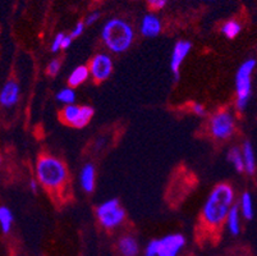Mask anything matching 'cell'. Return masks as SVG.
I'll use <instances>...</instances> for the list:
<instances>
[{"label": "cell", "mask_w": 257, "mask_h": 256, "mask_svg": "<svg viewBox=\"0 0 257 256\" xmlns=\"http://www.w3.org/2000/svg\"><path fill=\"white\" fill-rule=\"evenodd\" d=\"M233 189L226 183L218 185L212 190L209 199L205 203L202 214H201V224L207 231H218L228 219L229 211L232 209Z\"/></svg>", "instance_id": "cell-1"}, {"label": "cell", "mask_w": 257, "mask_h": 256, "mask_svg": "<svg viewBox=\"0 0 257 256\" xmlns=\"http://www.w3.org/2000/svg\"><path fill=\"white\" fill-rule=\"evenodd\" d=\"M240 206H242L243 215L246 219H252L253 218V208H252V200L251 195L248 192H244L240 200Z\"/></svg>", "instance_id": "cell-20"}, {"label": "cell", "mask_w": 257, "mask_h": 256, "mask_svg": "<svg viewBox=\"0 0 257 256\" xmlns=\"http://www.w3.org/2000/svg\"><path fill=\"white\" fill-rule=\"evenodd\" d=\"M72 39H73V37H72L71 35H69V36H64V40H63V44H62V48L63 49L69 48V45L72 44Z\"/></svg>", "instance_id": "cell-30"}, {"label": "cell", "mask_w": 257, "mask_h": 256, "mask_svg": "<svg viewBox=\"0 0 257 256\" xmlns=\"http://www.w3.org/2000/svg\"><path fill=\"white\" fill-rule=\"evenodd\" d=\"M147 3H149V6H150L151 9L159 11V9H163L165 6H167L168 0H147Z\"/></svg>", "instance_id": "cell-24"}, {"label": "cell", "mask_w": 257, "mask_h": 256, "mask_svg": "<svg viewBox=\"0 0 257 256\" xmlns=\"http://www.w3.org/2000/svg\"><path fill=\"white\" fill-rule=\"evenodd\" d=\"M102 40L114 53L125 51L133 41V30L123 20H110L102 28Z\"/></svg>", "instance_id": "cell-3"}, {"label": "cell", "mask_w": 257, "mask_h": 256, "mask_svg": "<svg viewBox=\"0 0 257 256\" xmlns=\"http://www.w3.org/2000/svg\"><path fill=\"white\" fill-rule=\"evenodd\" d=\"M99 16H100L99 12H95V13L90 14V16L87 17V20H86V25H92V23L96 22V21L99 20Z\"/></svg>", "instance_id": "cell-28"}, {"label": "cell", "mask_w": 257, "mask_h": 256, "mask_svg": "<svg viewBox=\"0 0 257 256\" xmlns=\"http://www.w3.org/2000/svg\"><path fill=\"white\" fill-rule=\"evenodd\" d=\"M30 189H31L32 192H36L37 191V183H36V181L32 180L31 182H30Z\"/></svg>", "instance_id": "cell-31"}, {"label": "cell", "mask_w": 257, "mask_h": 256, "mask_svg": "<svg viewBox=\"0 0 257 256\" xmlns=\"http://www.w3.org/2000/svg\"><path fill=\"white\" fill-rule=\"evenodd\" d=\"M158 245H156L155 241H151L149 245H147L146 250H145V256H158Z\"/></svg>", "instance_id": "cell-25"}, {"label": "cell", "mask_w": 257, "mask_h": 256, "mask_svg": "<svg viewBox=\"0 0 257 256\" xmlns=\"http://www.w3.org/2000/svg\"><path fill=\"white\" fill-rule=\"evenodd\" d=\"M186 243V239L182 234H170L161 239H156L158 245V256H177L181 248Z\"/></svg>", "instance_id": "cell-8"}, {"label": "cell", "mask_w": 257, "mask_h": 256, "mask_svg": "<svg viewBox=\"0 0 257 256\" xmlns=\"http://www.w3.org/2000/svg\"><path fill=\"white\" fill-rule=\"evenodd\" d=\"M191 48H192V44L189 41H178L175 44L174 50H173L172 54V60H170V68H172V72L174 73L175 79L179 78V67H181L187 54L189 53Z\"/></svg>", "instance_id": "cell-10"}, {"label": "cell", "mask_w": 257, "mask_h": 256, "mask_svg": "<svg viewBox=\"0 0 257 256\" xmlns=\"http://www.w3.org/2000/svg\"><path fill=\"white\" fill-rule=\"evenodd\" d=\"M256 67V60L249 59L243 63L237 72V107L243 110L247 107V103L251 96V74Z\"/></svg>", "instance_id": "cell-4"}, {"label": "cell", "mask_w": 257, "mask_h": 256, "mask_svg": "<svg viewBox=\"0 0 257 256\" xmlns=\"http://www.w3.org/2000/svg\"><path fill=\"white\" fill-rule=\"evenodd\" d=\"M243 159H244L246 172L248 175H253L254 170H256V160H254V152L252 149V145L248 141L243 145Z\"/></svg>", "instance_id": "cell-14"}, {"label": "cell", "mask_w": 257, "mask_h": 256, "mask_svg": "<svg viewBox=\"0 0 257 256\" xmlns=\"http://www.w3.org/2000/svg\"><path fill=\"white\" fill-rule=\"evenodd\" d=\"M81 183L85 191L92 192L93 186H95V169L91 164H87L85 168L82 169L81 173Z\"/></svg>", "instance_id": "cell-15"}, {"label": "cell", "mask_w": 257, "mask_h": 256, "mask_svg": "<svg viewBox=\"0 0 257 256\" xmlns=\"http://www.w3.org/2000/svg\"><path fill=\"white\" fill-rule=\"evenodd\" d=\"M88 73H90V70H88V68L85 67V65H79V67H77L76 69L72 72V74L68 78L69 86H71V88H77V86H79L81 83H83V82L87 79Z\"/></svg>", "instance_id": "cell-16"}, {"label": "cell", "mask_w": 257, "mask_h": 256, "mask_svg": "<svg viewBox=\"0 0 257 256\" xmlns=\"http://www.w3.org/2000/svg\"><path fill=\"white\" fill-rule=\"evenodd\" d=\"M228 228L230 231V233L233 236H237L239 233V219H238V206L234 205L232 206L230 211H229V215H228Z\"/></svg>", "instance_id": "cell-17"}, {"label": "cell", "mask_w": 257, "mask_h": 256, "mask_svg": "<svg viewBox=\"0 0 257 256\" xmlns=\"http://www.w3.org/2000/svg\"><path fill=\"white\" fill-rule=\"evenodd\" d=\"M97 218L105 228L111 229L124 219V210L119 206L118 200H109L97 208Z\"/></svg>", "instance_id": "cell-5"}, {"label": "cell", "mask_w": 257, "mask_h": 256, "mask_svg": "<svg viewBox=\"0 0 257 256\" xmlns=\"http://www.w3.org/2000/svg\"><path fill=\"white\" fill-rule=\"evenodd\" d=\"M57 99L59 100V102L71 105L74 103L76 95H74V91L72 90V89H64V90H62L59 94H58Z\"/></svg>", "instance_id": "cell-22"}, {"label": "cell", "mask_w": 257, "mask_h": 256, "mask_svg": "<svg viewBox=\"0 0 257 256\" xmlns=\"http://www.w3.org/2000/svg\"><path fill=\"white\" fill-rule=\"evenodd\" d=\"M60 69V62L59 60H53V62L49 63L48 65V73L50 76H57V73L59 72Z\"/></svg>", "instance_id": "cell-23"}, {"label": "cell", "mask_w": 257, "mask_h": 256, "mask_svg": "<svg viewBox=\"0 0 257 256\" xmlns=\"http://www.w3.org/2000/svg\"><path fill=\"white\" fill-rule=\"evenodd\" d=\"M83 28H85V23H82V22L77 23L76 27H74V30H73V31H72L71 36L73 37V39H74V37H78L79 35H81L83 32Z\"/></svg>", "instance_id": "cell-27"}, {"label": "cell", "mask_w": 257, "mask_h": 256, "mask_svg": "<svg viewBox=\"0 0 257 256\" xmlns=\"http://www.w3.org/2000/svg\"><path fill=\"white\" fill-rule=\"evenodd\" d=\"M20 98V86L17 82L8 81L4 84L3 90L0 93V103L4 107H12L18 102Z\"/></svg>", "instance_id": "cell-11"}, {"label": "cell", "mask_w": 257, "mask_h": 256, "mask_svg": "<svg viewBox=\"0 0 257 256\" xmlns=\"http://www.w3.org/2000/svg\"><path fill=\"white\" fill-rule=\"evenodd\" d=\"M118 248L123 256H136L139 253V243L131 236L121 237L118 242Z\"/></svg>", "instance_id": "cell-13"}, {"label": "cell", "mask_w": 257, "mask_h": 256, "mask_svg": "<svg viewBox=\"0 0 257 256\" xmlns=\"http://www.w3.org/2000/svg\"><path fill=\"white\" fill-rule=\"evenodd\" d=\"M93 116V109L91 107H77V105H67L60 112V119L64 123L74 127V128H82Z\"/></svg>", "instance_id": "cell-6"}, {"label": "cell", "mask_w": 257, "mask_h": 256, "mask_svg": "<svg viewBox=\"0 0 257 256\" xmlns=\"http://www.w3.org/2000/svg\"><path fill=\"white\" fill-rule=\"evenodd\" d=\"M64 36H65L64 34L57 35V37H55V40H54V42H53V45H51V51H53V53H55V51L59 50V48H62Z\"/></svg>", "instance_id": "cell-26"}, {"label": "cell", "mask_w": 257, "mask_h": 256, "mask_svg": "<svg viewBox=\"0 0 257 256\" xmlns=\"http://www.w3.org/2000/svg\"><path fill=\"white\" fill-rule=\"evenodd\" d=\"M228 160L234 165L235 170L237 172H243L246 169V165H244V159H243V155L240 154L239 150L237 147L232 149L228 154Z\"/></svg>", "instance_id": "cell-18"}, {"label": "cell", "mask_w": 257, "mask_h": 256, "mask_svg": "<svg viewBox=\"0 0 257 256\" xmlns=\"http://www.w3.org/2000/svg\"><path fill=\"white\" fill-rule=\"evenodd\" d=\"M234 131V122L232 116L225 110L216 113L211 119V132L216 138H228Z\"/></svg>", "instance_id": "cell-7"}, {"label": "cell", "mask_w": 257, "mask_h": 256, "mask_svg": "<svg viewBox=\"0 0 257 256\" xmlns=\"http://www.w3.org/2000/svg\"><path fill=\"white\" fill-rule=\"evenodd\" d=\"M161 31V23L159 18L154 14H147L145 16L141 23V32L144 36L147 37H155L160 34Z\"/></svg>", "instance_id": "cell-12"}, {"label": "cell", "mask_w": 257, "mask_h": 256, "mask_svg": "<svg viewBox=\"0 0 257 256\" xmlns=\"http://www.w3.org/2000/svg\"><path fill=\"white\" fill-rule=\"evenodd\" d=\"M12 223H13V215H12V211L8 208H2L0 209V225H2V229H3L4 233H8L11 231Z\"/></svg>", "instance_id": "cell-19"}, {"label": "cell", "mask_w": 257, "mask_h": 256, "mask_svg": "<svg viewBox=\"0 0 257 256\" xmlns=\"http://www.w3.org/2000/svg\"><path fill=\"white\" fill-rule=\"evenodd\" d=\"M221 32L225 35L228 39H234L238 34L240 32V25L235 21H229L225 25L221 27Z\"/></svg>", "instance_id": "cell-21"}, {"label": "cell", "mask_w": 257, "mask_h": 256, "mask_svg": "<svg viewBox=\"0 0 257 256\" xmlns=\"http://www.w3.org/2000/svg\"><path fill=\"white\" fill-rule=\"evenodd\" d=\"M193 112L198 116H205V108L200 104H193Z\"/></svg>", "instance_id": "cell-29"}, {"label": "cell", "mask_w": 257, "mask_h": 256, "mask_svg": "<svg viewBox=\"0 0 257 256\" xmlns=\"http://www.w3.org/2000/svg\"><path fill=\"white\" fill-rule=\"evenodd\" d=\"M40 183L48 191H58L65 186L68 181V172L64 164L50 155H41L36 166Z\"/></svg>", "instance_id": "cell-2"}, {"label": "cell", "mask_w": 257, "mask_h": 256, "mask_svg": "<svg viewBox=\"0 0 257 256\" xmlns=\"http://www.w3.org/2000/svg\"><path fill=\"white\" fill-rule=\"evenodd\" d=\"M113 62L106 54H99L92 59L90 65V72L96 82H102L111 74Z\"/></svg>", "instance_id": "cell-9"}]
</instances>
